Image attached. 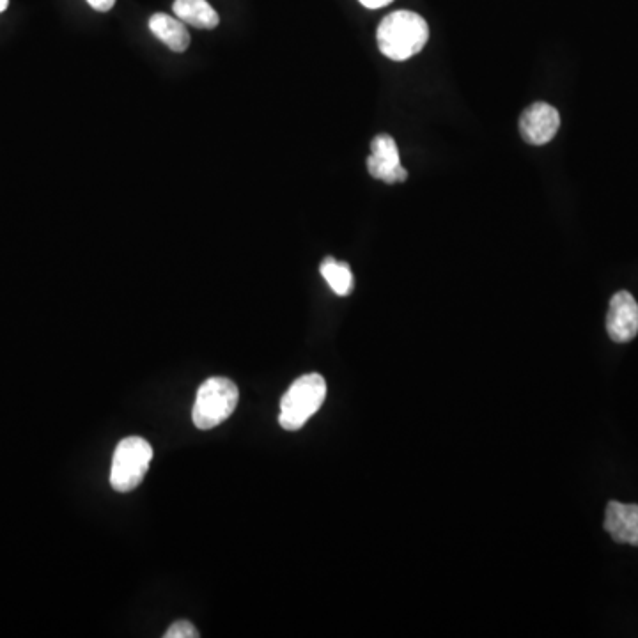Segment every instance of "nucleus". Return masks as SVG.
<instances>
[{
	"instance_id": "nucleus-6",
	"label": "nucleus",
	"mask_w": 638,
	"mask_h": 638,
	"mask_svg": "<svg viewBox=\"0 0 638 638\" xmlns=\"http://www.w3.org/2000/svg\"><path fill=\"white\" fill-rule=\"evenodd\" d=\"M561 128V116L559 110L550 103H532L529 109L523 110L520 117V133L523 141L532 146H545L553 141Z\"/></svg>"
},
{
	"instance_id": "nucleus-14",
	"label": "nucleus",
	"mask_w": 638,
	"mask_h": 638,
	"mask_svg": "<svg viewBox=\"0 0 638 638\" xmlns=\"http://www.w3.org/2000/svg\"><path fill=\"white\" fill-rule=\"evenodd\" d=\"M358 2L367 9H380L389 6L394 0H358Z\"/></svg>"
},
{
	"instance_id": "nucleus-12",
	"label": "nucleus",
	"mask_w": 638,
	"mask_h": 638,
	"mask_svg": "<svg viewBox=\"0 0 638 638\" xmlns=\"http://www.w3.org/2000/svg\"><path fill=\"white\" fill-rule=\"evenodd\" d=\"M165 638H199V631L190 621H176L169 630L165 631Z\"/></svg>"
},
{
	"instance_id": "nucleus-11",
	"label": "nucleus",
	"mask_w": 638,
	"mask_h": 638,
	"mask_svg": "<svg viewBox=\"0 0 638 638\" xmlns=\"http://www.w3.org/2000/svg\"><path fill=\"white\" fill-rule=\"evenodd\" d=\"M319 272L323 275V279L328 282V286L332 288L335 295L348 296L353 291L355 279H353L350 266L343 263V261H337L334 257H327L319 266Z\"/></svg>"
},
{
	"instance_id": "nucleus-10",
	"label": "nucleus",
	"mask_w": 638,
	"mask_h": 638,
	"mask_svg": "<svg viewBox=\"0 0 638 638\" xmlns=\"http://www.w3.org/2000/svg\"><path fill=\"white\" fill-rule=\"evenodd\" d=\"M172 9L183 24L192 25L195 29L211 31L220 22L217 11L206 0H174Z\"/></svg>"
},
{
	"instance_id": "nucleus-9",
	"label": "nucleus",
	"mask_w": 638,
	"mask_h": 638,
	"mask_svg": "<svg viewBox=\"0 0 638 638\" xmlns=\"http://www.w3.org/2000/svg\"><path fill=\"white\" fill-rule=\"evenodd\" d=\"M149 29L172 52H185L190 47V34L179 18L156 13L149 18Z\"/></svg>"
},
{
	"instance_id": "nucleus-13",
	"label": "nucleus",
	"mask_w": 638,
	"mask_h": 638,
	"mask_svg": "<svg viewBox=\"0 0 638 638\" xmlns=\"http://www.w3.org/2000/svg\"><path fill=\"white\" fill-rule=\"evenodd\" d=\"M87 4L91 6V8L96 9V11H110V9L114 8V4H116V0H87Z\"/></svg>"
},
{
	"instance_id": "nucleus-3",
	"label": "nucleus",
	"mask_w": 638,
	"mask_h": 638,
	"mask_svg": "<svg viewBox=\"0 0 638 638\" xmlns=\"http://www.w3.org/2000/svg\"><path fill=\"white\" fill-rule=\"evenodd\" d=\"M240 392L229 378L213 376L199 387L195 397L192 421L195 428L213 429L226 422L238 406Z\"/></svg>"
},
{
	"instance_id": "nucleus-8",
	"label": "nucleus",
	"mask_w": 638,
	"mask_h": 638,
	"mask_svg": "<svg viewBox=\"0 0 638 638\" xmlns=\"http://www.w3.org/2000/svg\"><path fill=\"white\" fill-rule=\"evenodd\" d=\"M605 529L615 543L638 546V506L608 502Z\"/></svg>"
},
{
	"instance_id": "nucleus-2",
	"label": "nucleus",
	"mask_w": 638,
	"mask_h": 638,
	"mask_svg": "<svg viewBox=\"0 0 638 638\" xmlns=\"http://www.w3.org/2000/svg\"><path fill=\"white\" fill-rule=\"evenodd\" d=\"M327 397V382L323 376L304 374L296 380L281 399L279 424L286 431H298L318 412Z\"/></svg>"
},
{
	"instance_id": "nucleus-15",
	"label": "nucleus",
	"mask_w": 638,
	"mask_h": 638,
	"mask_svg": "<svg viewBox=\"0 0 638 638\" xmlns=\"http://www.w3.org/2000/svg\"><path fill=\"white\" fill-rule=\"evenodd\" d=\"M9 0H0V13L8 9Z\"/></svg>"
},
{
	"instance_id": "nucleus-7",
	"label": "nucleus",
	"mask_w": 638,
	"mask_h": 638,
	"mask_svg": "<svg viewBox=\"0 0 638 638\" xmlns=\"http://www.w3.org/2000/svg\"><path fill=\"white\" fill-rule=\"evenodd\" d=\"M607 330L614 343H630L638 334V304L628 291L612 296L608 307Z\"/></svg>"
},
{
	"instance_id": "nucleus-1",
	"label": "nucleus",
	"mask_w": 638,
	"mask_h": 638,
	"mask_svg": "<svg viewBox=\"0 0 638 638\" xmlns=\"http://www.w3.org/2000/svg\"><path fill=\"white\" fill-rule=\"evenodd\" d=\"M376 39L385 57L392 61H406L426 47L429 25L419 13L394 11L378 25Z\"/></svg>"
},
{
	"instance_id": "nucleus-4",
	"label": "nucleus",
	"mask_w": 638,
	"mask_h": 638,
	"mask_svg": "<svg viewBox=\"0 0 638 638\" xmlns=\"http://www.w3.org/2000/svg\"><path fill=\"white\" fill-rule=\"evenodd\" d=\"M153 460L151 445L141 436H128L117 444L110 468V486L119 493L135 490L148 474Z\"/></svg>"
},
{
	"instance_id": "nucleus-5",
	"label": "nucleus",
	"mask_w": 638,
	"mask_h": 638,
	"mask_svg": "<svg viewBox=\"0 0 638 638\" xmlns=\"http://www.w3.org/2000/svg\"><path fill=\"white\" fill-rule=\"evenodd\" d=\"M367 171L374 179L385 181L389 185L403 183L408 172L401 165L397 144L387 133H380L371 142V155L367 158Z\"/></svg>"
}]
</instances>
